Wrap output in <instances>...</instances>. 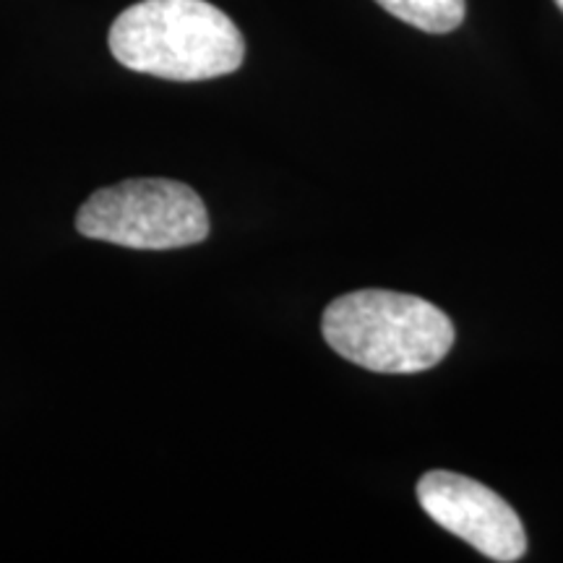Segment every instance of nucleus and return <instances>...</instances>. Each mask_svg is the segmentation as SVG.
<instances>
[{"label": "nucleus", "mask_w": 563, "mask_h": 563, "mask_svg": "<svg viewBox=\"0 0 563 563\" xmlns=\"http://www.w3.org/2000/svg\"><path fill=\"white\" fill-rule=\"evenodd\" d=\"M121 66L170 81H207L241 68L245 42L228 13L207 0H141L110 26Z\"/></svg>", "instance_id": "f257e3e1"}, {"label": "nucleus", "mask_w": 563, "mask_h": 563, "mask_svg": "<svg viewBox=\"0 0 563 563\" xmlns=\"http://www.w3.org/2000/svg\"><path fill=\"white\" fill-rule=\"evenodd\" d=\"M321 332L336 355L376 373L428 371L454 344V323L441 308L389 290H357L332 300Z\"/></svg>", "instance_id": "f03ea898"}, {"label": "nucleus", "mask_w": 563, "mask_h": 563, "mask_svg": "<svg viewBox=\"0 0 563 563\" xmlns=\"http://www.w3.org/2000/svg\"><path fill=\"white\" fill-rule=\"evenodd\" d=\"M76 230L91 241L139 251H173L207 241L209 211L191 186L136 178L91 194Z\"/></svg>", "instance_id": "7ed1b4c3"}, {"label": "nucleus", "mask_w": 563, "mask_h": 563, "mask_svg": "<svg viewBox=\"0 0 563 563\" xmlns=\"http://www.w3.org/2000/svg\"><path fill=\"white\" fill-rule=\"evenodd\" d=\"M418 501L435 525L462 538L485 559L498 563L525 559L527 532L519 514L473 477L433 470L420 477Z\"/></svg>", "instance_id": "20e7f679"}, {"label": "nucleus", "mask_w": 563, "mask_h": 563, "mask_svg": "<svg viewBox=\"0 0 563 563\" xmlns=\"http://www.w3.org/2000/svg\"><path fill=\"white\" fill-rule=\"evenodd\" d=\"M391 16L428 34H449L464 21V0H376Z\"/></svg>", "instance_id": "39448f33"}, {"label": "nucleus", "mask_w": 563, "mask_h": 563, "mask_svg": "<svg viewBox=\"0 0 563 563\" xmlns=\"http://www.w3.org/2000/svg\"><path fill=\"white\" fill-rule=\"evenodd\" d=\"M555 5H559V9L563 11V0H555Z\"/></svg>", "instance_id": "423d86ee"}]
</instances>
